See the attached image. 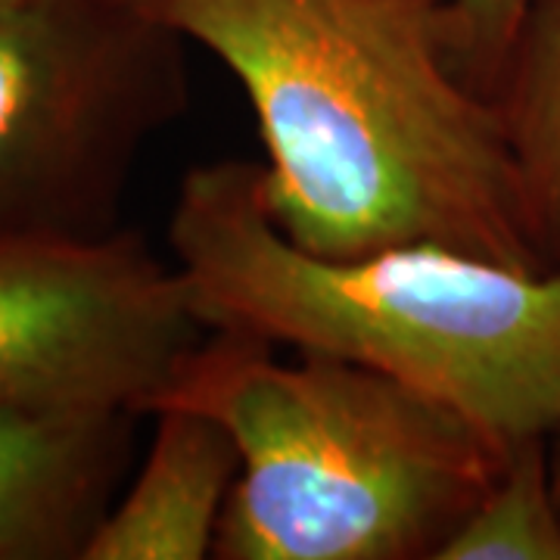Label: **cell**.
I'll use <instances>...</instances> for the list:
<instances>
[{"label": "cell", "mask_w": 560, "mask_h": 560, "mask_svg": "<svg viewBox=\"0 0 560 560\" xmlns=\"http://www.w3.org/2000/svg\"><path fill=\"white\" fill-rule=\"evenodd\" d=\"M187 40L125 0L0 3V237H106L190 101Z\"/></svg>", "instance_id": "277c9868"}, {"label": "cell", "mask_w": 560, "mask_h": 560, "mask_svg": "<svg viewBox=\"0 0 560 560\" xmlns=\"http://www.w3.org/2000/svg\"><path fill=\"white\" fill-rule=\"evenodd\" d=\"M436 560H560L551 440L523 442L508 452L499 477Z\"/></svg>", "instance_id": "9c48e42d"}, {"label": "cell", "mask_w": 560, "mask_h": 560, "mask_svg": "<svg viewBox=\"0 0 560 560\" xmlns=\"http://www.w3.org/2000/svg\"><path fill=\"white\" fill-rule=\"evenodd\" d=\"M131 486L109 504L81 560H206L215 555L241 452L212 415L162 405Z\"/></svg>", "instance_id": "52a82bcc"}, {"label": "cell", "mask_w": 560, "mask_h": 560, "mask_svg": "<svg viewBox=\"0 0 560 560\" xmlns=\"http://www.w3.org/2000/svg\"><path fill=\"white\" fill-rule=\"evenodd\" d=\"M241 81L283 234L320 256L405 243L548 271L448 0H125Z\"/></svg>", "instance_id": "6da1fadb"}, {"label": "cell", "mask_w": 560, "mask_h": 560, "mask_svg": "<svg viewBox=\"0 0 560 560\" xmlns=\"http://www.w3.org/2000/svg\"><path fill=\"white\" fill-rule=\"evenodd\" d=\"M212 415L241 452L219 560H436L504 452L440 399L352 361L206 330L153 401ZM147 415V418H150Z\"/></svg>", "instance_id": "3957f363"}, {"label": "cell", "mask_w": 560, "mask_h": 560, "mask_svg": "<svg viewBox=\"0 0 560 560\" xmlns=\"http://www.w3.org/2000/svg\"><path fill=\"white\" fill-rule=\"evenodd\" d=\"M448 3L455 20L460 66L467 79L489 94L529 0H448Z\"/></svg>", "instance_id": "30bf717a"}, {"label": "cell", "mask_w": 560, "mask_h": 560, "mask_svg": "<svg viewBox=\"0 0 560 560\" xmlns=\"http://www.w3.org/2000/svg\"><path fill=\"white\" fill-rule=\"evenodd\" d=\"M0 3H13V0H0Z\"/></svg>", "instance_id": "7c38bea8"}, {"label": "cell", "mask_w": 560, "mask_h": 560, "mask_svg": "<svg viewBox=\"0 0 560 560\" xmlns=\"http://www.w3.org/2000/svg\"><path fill=\"white\" fill-rule=\"evenodd\" d=\"M202 334L175 265L125 228L0 237V411L147 418Z\"/></svg>", "instance_id": "5b68a950"}, {"label": "cell", "mask_w": 560, "mask_h": 560, "mask_svg": "<svg viewBox=\"0 0 560 560\" xmlns=\"http://www.w3.org/2000/svg\"><path fill=\"white\" fill-rule=\"evenodd\" d=\"M523 209L560 268V0H529L489 88Z\"/></svg>", "instance_id": "ba28073f"}, {"label": "cell", "mask_w": 560, "mask_h": 560, "mask_svg": "<svg viewBox=\"0 0 560 560\" xmlns=\"http://www.w3.org/2000/svg\"><path fill=\"white\" fill-rule=\"evenodd\" d=\"M551 480H555V499L560 508V430L551 436Z\"/></svg>", "instance_id": "8fae6325"}, {"label": "cell", "mask_w": 560, "mask_h": 560, "mask_svg": "<svg viewBox=\"0 0 560 560\" xmlns=\"http://www.w3.org/2000/svg\"><path fill=\"white\" fill-rule=\"evenodd\" d=\"M135 420L0 411V560H81L116 501Z\"/></svg>", "instance_id": "8992f818"}, {"label": "cell", "mask_w": 560, "mask_h": 560, "mask_svg": "<svg viewBox=\"0 0 560 560\" xmlns=\"http://www.w3.org/2000/svg\"><path fill=\"white\" fill-rule=\"evenodd\" d=\"M168 249L206 330L381 371L470 420L504 455L560 430V268L440 243L320 256L271 215L261 162L187 168Z\"/></svg>", "instance_id": "7a4b0ae2"}]
</instances>
